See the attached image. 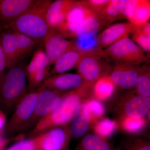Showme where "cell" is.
Here are the masks:
<instances>
[{
	"mask_svg": "<svg viewBox=\"0 0 150 150\" xmlns=\"http://www.w3.org/2000/svg\"><path fill=\"white\" fill-rule=\"evenodd\" d=\"M144 52L132 39L126 37L109 46L103 55L122 65L131 66L145 62L146 58Z\"/></svg>",
	"mask_w": 150,
	"mask_h": 150,
	"instance_id": "obj_5",
	"label": "cell"
},
{
	"mask_svg": "<svg viewBox=\"0 0 150 150\" xmlns=\"http://www.w3.org/2000/svg\"><path fill=\"white\" fill-rule=\"evenodd\" d=\"M39 0H0V27L11 23L36 5Z\"/></svg>",
	"mask_w": 150,
	"mask_h": 150,
	"instance_id": "obj_10",
	"label": "cell"
},
{
	"mask_svg": "<svg viewBox=\"0 0 150 150\" xmlns=\"http://www.w3.org/2000/svg\"><path fill=\"white\" fill-rule=\"evenodd\" d=\"M0 36L6 67L10 69L21 62L15 36L8 30L0 29Z\"/></svg>",
	"mask_w": 150,
	"mask_h": 150,
	"instance_id": "obj_16",
	"label": "cell"
},
{
	"mask_svg": "<svg viewBox=\"0 0 150 150\" xmlns=\"http://www.w3.org/2000/svg\"><path fill=\"white\" fill-rule=\"evenodd\" d=\"M38 92V98L34 112L25 129L30 127L34 123L36 124L41 118L51 113L58 106L65 93L49 89L42 86Z\"/></svg>",
	"mask_w": 150,
	"mask_h": 150,
	"instance_id": "obj_8",
	"label": "cell"
},
{
	"mask_svg": "<svg viewBox=\"0 0 150 150\" xmlns=\"http://www.w3.org/2000/svg\"><path fill=\"white\" fill-rule=\"evenodd\" d=\"M115 91V86L109 75L100 78L93 87V97L100 101L110 99Z\"/></svg>",
	"mask_w": 150,
	"mask_h": 150,
	"instance_id": "obj_21",
	"label": "cell"
},
{
	"mask_svg": "<svg viewBox=\"0 0 150 150\" xmlns=\"http://www.w3.org/2000/svg\"><path fill=\"white\" fill-rule=\"evenodd\" d=\"M32 59L36 62L40 68L47 69L51 65L49 58L43 48L38 49L33 54Z\"/></svg>",
	"mask_w": 150,
	"mask_h": 150,
	"instance_id": "obj_34",
	"label": "cell"
},
{
	"mask_svg": "<svg viewBox=\"0 0 150 150\" xmlns=\"http://www.w3.org/2000/svg\"><path fill=\"white\" fill-rule=\"evenodd\" d=\"M110 99L108 109L116 121L128 117L144 118L150 111V97L141 96L133 91L114 93Z\"/></svg>",
	"mask_w": 150,
	"mask_h": 150,
	"instance_id": "obj_3",
	"label": "cell"
},
{
	"mask_svg": "<svg viewBox=\"0 0 150 150\" xmlns=\"http://www.w3.org/2000/svg\"><path fill=\"white\" fill-rule=\"evenodd\" d=\"M83 56L82 53L77 51V49L67 51L54 63L50 75L62 74L72 69L77 66Z\"/></svg>",
	"mask_w": 150,
	"mask_h": 150,
	"instance_id": "obj_20",
	"label": "cell"
},
{
	"mask_svg": "<svg viewBox=\"0 0 150 150\" xmlns=\"http://www.w3.org/2000/svg\"><path fill=\"white\" fill-rule=\"evenodd\" d=\"M52 1L39 0L35 6L11 23L0 27V29L20 33L34 40L38 45H43L44 39L50 30L46 14Z\"/></svg>",
	"mask_w": 150,
	"mask_h": 150,
	"instance_id": "obj_2",
	"label": "cell"
},
{
	"mask_svg": "<svg viewBox=\"0 0 150 150\" xmlns=\"http://www.w3.org/2000/svg\"><path fill=\"white\" fill-rule=\"evenodd\" d=\"M75 1L57 0L51 3L48 7L46 18L50 28L59 30L62 27L67 14Z\"/></svg>",
	"mask_w": 150,
	"mask_h": 150,
	"instance_id": "obj_14",
	"label": "cell"
},
{
	"mask_svg": "<svg viewBox=\"0 0 150 150\" xmlns=\"http://www.w3.org/2000/svg\"><path fill=\"white\" fill-rule=\"evenodd\" d=\"M6 68V67L5 58L3 52L1 36H0V85L4 75V71Z\"/></svg>",
	"mask_w": 150,
	"mask_h": 150,
	"instance_id": "obj_37",
	"label": "cell"
},
{
	"mask_svg": "<svg viewBox=\"0 0 150 150\" xmlns=\"http://www.w3.org/2000/svg\"><path fill=\"white\" fill-rule=\"evenodd\" d=\"M93 126L96 134L107 139L115 133L118 127L116 121L103 117L94 122Z\"/></svg>",
	"mask_w": 150,
	"mask_h": 150,
	"instance_id": "obj_23",
	"label": "cell"
},
{
	"mask_svg": "<svg viewBox=\"0 0 150 150\" xmlns=\"http://www.w3.org/2000/svg\"><path fill=\"white\" fill-rule=\"evenodd\" d=\"M91 13L81 3L74 2L67 14L64 23L58 32L68 33L74 35L79 25Z\"/></svg>",
	"mask_w": 150,
	"mask_h": 150,
	"instance_id": "obj_17",
	"label": "cell"
},
{
	"mask_svg": "<svg viewBox=\"0 0 150 150\" xmlns=\"http://www.w3.org/2000/svg\"><path fill=\"white\" fill-rule=\"evenodd\" d=\"M13 33L21 61L28 56L38 44L28 36L16 33Z\"/></svg>",
	"mask_w": 150,
	"mask_h": 150,
	"instance_id": "obj_28",
	"label": "cell"
},
{
	"mask_svg": "<svg viewBox=\"0 0 150 150\" xmlns=\"http://www.w3.org/2000/svg\"><path fill=\"white\" fill-rule=\"evenodd\" d=\"M120 150H150L148 139L142 137H126L118 146Z\"/></svg>",
	"mask_w": 150,
	"mask_h": 150,
	"instance_id": "obj_26",
	"label": "cell"
},
{
	"mask_svg": "<svg viewBox=\"0 0 150 150\" xmlns=\"http://www.w3.org/2000/svg\"><path fill=\"white\" fill-rule=\"evenodd\" d=\"M99 24L95 17L90 13L79 25L75 33L77 37L81 35L95 36L99 30Z\"/></svg>",
	"mask_w": 150,
	"mask_h": 150,
	"instance_id": "obj_25",
	"label": "cell"
},
{
	"mask_svg": "<svg viewBox=\"0 0 150 150\" xmlns=\"http://www.w3.org/2000/svg\"><path fill=\"white\" fill-rule=\"evenodd\" d=\"M112 69L109 74L111 80L118 88L127 91H133L136 86L140 69L134 66L121 65Z\"/></svg>",
	"mask_w": 150,
	"mask_h": 150,
	"instance_id": "obj_12",
	"label": "cell"
},
{
	"mask_svg": "<svg viewBox=\"0 0 150 150\" xmlns=\"http://www.w3.org/2000/svg\"><path fill=\"white\" fill-rule=\"evenodd\" d=\"M148 121L144 118L128 117L116 121L118 126L129 134H139L142 132L146 126Z\"/></svg>",
	"mask_w": 150,
	"mask_h": 150,
	"instance_id": "obj_24",
	"label": "cell"
},
{
	"mask_svg": "<svg viewBox=\"0 0 150 150\" xmlns=\"http://www.w3.org/2000/svg\"><path fill=\"white\" fill-rule=\"evenodd\" d=\"M9 140L8 139H4L0 137V150H4Z\"/></svg>",
	"mask_w": 150,
	"mask_h": 150,
	"instance_id": "obj_39",
	"label": "cell"
},
{
	"mask_svg": "<svg viewBox=\"0 0 150 150\" xmlns=\"http://www.w3.org/2000/svg\"><path fill=\"white\" fill-rule=\"evenodd\" d=\"M135 25L131 23H121L113 25L105 30L100 37V43L104 46H110L134 31Z\"/></svg>",
	"mask_w": 150,
	"mask_h": 150,
	"instance_id": "obj_18",
	"label": "cell"
},
{
	"mask_svg": "<svg viewBox=\"0 0 150 150\" xmlns=\"http://www.w3.org/2000/svg\"><path fill=\"white\" fill-rule=\"evenodd\" d=\"M38 94V91L29 92L21 100L6 125V135L12 136L21 130H24L33 114Z\"/></svg>",
	"mask_w": 150,
	"mask_h": 150,
	"instance_id": "obj_6",
	"label": "cell"
},
{
	"mask_svg": "<svg viewBox=\"0 0 150 150\" xmlns=\"http://www.w3.org/2000/svg\"><path fill=\"white\" fill-rule=\"evenodd\" d=\"M71 137L69 125L50 129L33 139L35 150H70Z\"/></svg>",
	"mask_w": 150,
	"mask_h": 150,
	"instance_id": "obj_7",
	"label": "cell"
},
{
	"mask_svg": "<svg viewBox=\"0 0 150 150\" xmlns=\"http://www.w3.org/2000/svg\"><path fill=\"white\" fill-rule=\"evenodd\" d=\"M93 85L84 83L79 88L65 93L56 108L36 123L34 131L43 132L69 125L80 105L93 97Z\"/></svg>",
	"mask_w": 150,
	"mask_h": 150,
	"instance_id": "obj_1",
	"label": "cell"
},
{
	"mask_svg": "<svg viewBox=\"0 0 150 150\" xmlns=\"http://www.w3.org/2000/svg\"><path fill=\"white\" fill-rule=\"evenodd\" d=\"M77 67L79 74L82 78L84 83L91 85H93L101 77L109 75L103 69L95 57L90 55H84Z\"/></svg>",
	"mask_w": 150,
	"mask_h": 150,
	"instance_id": "obj_13",
	"label": "cell"
},
{
	"mask_svg": "<svg viewBox=\"0 0 150 150\" xmlns=\"http://www.w3.org/2000/svg\"><path fill=\"white\" fill-rule=\"evenodd\" d=\"M133 33V41L143 51L150 50V25L147 22L140 25H135Z\"/></svg>",
	"mask_w": 150,
	"mask_h": 150,
	"instance_id": "obj_22",
	"label": "cell"
},
{
	"mask_svg": "<svg viewBox=\"0 0 150 150\" xmlns=\"http://www.w3.org/2000/svg\"><path fill=\"white\" fill-rule=\"evenodd\" d=\"M97 40L95 36L81 35L77 37L76 47L81 51H88L95 48Z\"/></svg>",
	"mask_w": 150,
	"mask_h": 150,
	"instance_id": "obj_32",
	"label": "cell"
},
{
	"mask_svg": "<svg viewBox=\"0 0 150 150\" xmlns=\"http://www.w3.org/2000/svg\"><path fill=\"white\" fill-rule=\"evenodd\" d=\"M123 1L112 0L109 1L106 5L105 13L108 17H115L121 13V6Z\"/></svg>",
	"mask_w": 150,
	"mask_h": 150,
	"instance_id": "obj_33",
	"label": "cell"
},
{
	"mask_svg": "<svg viewBox=\"0 0 150 150\" xmlns=\"http://www.w3.org/2000/svg\"><path fill=\"white\" fill-rule=\"evenodd\" d=\"M84 83L79 74L62 73L52 75L46 78L42 86L59 92H70L79 88Z\"/></svg>",
	"mask_w": 150,
	"mask_h": 150,
	"instance_id": "obj_11",
	"label": "cell"
},
{
	"mask_svg": "<svg viewBox=\"0 0 150 150\" xmlns=\"http://www.w3.org/2000/svg\"><path fill=\"white\" fill-rule=\"evenodd\" d=\"M86 102L90 110L93 124L98 119L102 118L105 112V106L101 101L94 97L89 98Z\"/></svg>",
	"mask_w": 150,
	"mask_h": 150,
	"instance_id": "obj_30",
	"label": "cell"
},
{
	"mask_svg": "<svg viewBox=\"0 0 150 150\" xmlns=\"http://www.w3.org/2000/svg\"><path fill=\"white\" fill-rule=\"evenodd\" d=\"M74 150H120L107 139L95 133L86 134L82 137Z\"/></svg>",
	"mask_w": 150,
	"mask_h": 150,
	"instance_id": "obj_19",
	"label": "cell"
},
{
	"mask_svg": "<svg viewBox=\"0 0 150 150\" xmlns=\"http://www.w3.org/2000/svg\"><path fill=\"white\" fill-rule=\"evenodd\" d=\"M6 150H35V146L33 139H24L12 145Z\"/></svg>",
	"mask_w": 150,
	"mask_h": 150,
	"instance_id": "obj_36",
	"label": "cell"
},
{
	"mask_svg": "<svg viewBox=\"0 0 150 150\" xmlns=\"http://www.w3.org/2000/svg\"><path fill=\"white\" fill-rule=\"evenodd\" d=\"M86 101L80 105L70 123L71 137L76 139L82 138L85 135L91 125V115Z\"/></svg>",
	"mask_w": 150,
	"mask_h": 150,
	"instance_id": "obj_15",
	"label": "cell"
},
{
	"mask_svg": "<svg viewBox=\"0 0 150 150\" xmlns=\"http://www.w3.org/2000/svg\"><path fill=\"white\" fill-rule=\"evenodd\" d=\"M133 91L145 97H150V71L148 70H140L136 86Z\"/></svg>",
	"mask_w": 150,
	"mask_h": 150,
	"instance_id": "obj_29",
	"label": "cell"
},
{
	"mask_svg": "<svg viewBox=\"0 0 150 150\" xmlns=\"http://www.w3.org/2000/svg\"><path fill=\"white\" fill-rule=\"evenodd\" d=\"M47 75V69L40 68L32 76L27 78V81H28V90L29 92L35 91V90L46 79Z\"/></svg>",
	"mask_w": 150,
	"mask_h": 150,
	"instance_id": "obj_31",
	"label": "cell"
},
{
	"mask_svg": "<svg viewBox=\"0 0 150 150\" xmlns=\"http://www.w3.org/2000/svg\"><path fill=\"white\" fill-rule=\"evenodd\" d=\"M150 16V2L146 1H138L131 23L135 25L144 24L147 23Z\"/></svg>",
	"mask_w": 150,
	"mask_h": 150,
	"instance_id": "obj_27",
	"label": "cell"
},
{
	"mask_svg": "<svg viewBox=\"0 0 150 150\" xmlns=\"http://www.w3.org/2000/svg\"><path fill=\"white\" fill-rule=\"evenodd\" d=\"M43 45L51 65L54 64L66 52L76 49V47L71 41L68 40L61 33L52 28H50L45 37Z\"/></svg>",
	"mask_w": 150,
	"mask_h": 150,
	"instance_id": "obj_9",
	"label": "cell"
},
{
	"mask_svg": "<svg viewBox=\"0 0 150 150\" xmlns=\"http://www.w3.org/2000/svg\"><path fill=\"white\" fill-rule=\"evenodd\" d=\"M27 78L25 67L21 62L5 73L0 85V105L10 110L26 94Z\"/></svg>",
	"mask_w": 150,
	"mask_h": 150,
	"instance_id": "obj_4",
	"label": "cell"
},
{
	"mask_svg": "<svg viewBox=\"0 0 150 150\" xmlns=\"http://www.w3.org/2000/svg\"><path fill=\"white\" fill-rule=\"evenodd\" d=\"M138 1L129 0L123 1L121 6V13L123 14L131 23L134 16L135 7Z\"/></svg>",
	"mask_w": 150,
	"mask_h": 150,
	"instance_id": "obj_35",
	"label": "cell"
},
{
	"mask_svg": "<svg viewBox=\"0 0 150 150\" xmlns=\"http://www.w3.org/2000/svg\"><path fill=\"white\" fill-rule=\"evenodd\" d=\"M109 1L108 0H91L89 1V3L91 5H92L94 7H98L105 5Z\"/></svg>",
	"mask_w": 150,
	"mask_h": 150,
	"instance_id": "obj_38",
	"label": "cell"
},
{
	"mask_svg": "<svg viewBox=\"0 0 150 150\" xmlns=\"http://www.w3.org/2000/svg\"><path fill=\"white\" fill-rule=\"evenodd\" d=\"M6 122V116L2 111L0 110V131L4 126Z\"/></svg>",
	"mask_w": 150,
	"mask_h": 150,
	"instance_id": "obj_40",
	"label": "cell"
}]
</instances>
